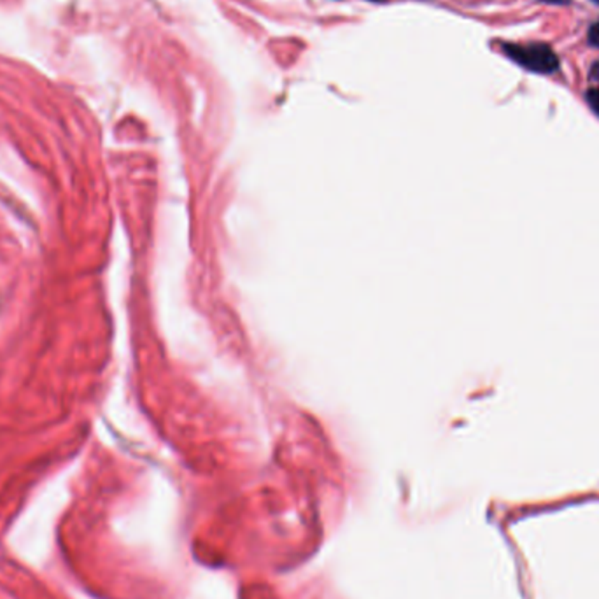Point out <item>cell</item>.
<instances>
[{
	"instance_id": "6da1fadb",
	"label": "cell",
	"mask_w": 599,
	"mask_h": 599,
	"mask_svg": "<svg viewBox=\"0 0 599 599\" xmlns=\"http://www.w3.org/2000/svg\"><path fill=\"white\" fill-rule=\"evenodd\" d=\"M503 53L517 66H521L525 71L534 74H554L559 71V57L556 51L541 43L533 44H512L505 43L502 44Z\"/></svg>"
},
{
	"instance_id": "3957f363",
	"label": "cell",
	"mask_w": 599,
	"mask_h": 599,
	"mask_svg": "<svg viewBox=\"0 0 599 599\" xmlns=\"http://www.w3.org/2000/svg\"><path fill=\"white\" fill-rule=\"evenodd\" d=\"M587 39H589V44H591V46L599 48V23H595V25L589 28Z\"/></svg>"
},
{
	"instance_id": "52a82bcc",
	"label": "cell",
	"mask_w": 599,
	"mask_h": 599,
	"mask_svg": "<svg viewBox=\"0 0 599 599\" xmlns=\"http://www.w3.org/2000/svg\"><path fill=\"white\" fill-rule=\"evenodd\" d=\"M593 2H595V4H598L599 5V0H593Z\"/></svg>"
},
{
	"instance_id": "277c9868",
	"label": "cell",
	"mask_w": 599,
	"mask_h": 599,
	"mask_svg": "<svg viewBox=\"0 0 599 599\" xmlns=\"http://www.w3.org/2000/svg\"><path fill=\"white\" fill-rule=\"evenodd\" d=\"M591 79L599 81V60L593 66V69H591Z\"/></svg>"
},
{
	"instance_id": "8992f818",
	"label": "cell",
	"mask_w": 599,
	"mask_h": 599,
	"mask_svg": "<svg viewBox=\"0 0 599 599\" xmlns=\"http://www.w3.org/2000/svg\"><path fill=\"white\" fill-rule=\"evenodd\" d=\"M372 2H385V0H372Z\"/></svg>"
},
{
	"instance_id": "5b68a950",
	"label": "cell",
	"mask_w": 599,
	"mask_h": 599,
	"mask_svg": "<svg viewBox=\"0 0 599 599\" xmlns=\"http://www.w3.org/2000/svg\"><path fill=\"white\" fill-rule=\"evenodd\" d=\"M543 2H550V4H568L570 0H543Z\"/></svg>"
},
{
	"instance_id": "7a4b0ae2",
	"label": "cell",
	"mask_w": 599,
	"mask_h": 599,
	"mask_svg": "<svg viewBox=\"0 0 599 599\" xmlns=\"http://www.w3.org/2000/svg\"><path fill=\"white\" fill-rule=\"evenodd\" d=\"M586 102L589 104V107L596 113L599 116V89L598 88H591L586 91Z\"/></svg>"
}]
</instances>
